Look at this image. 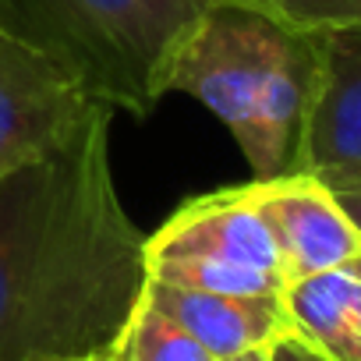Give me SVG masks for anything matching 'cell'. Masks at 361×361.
<instances>
[{
  "label": "cell",
  "instance_id": "1",
  "mask_svg": "<svg viewBox=\"0 0 361 361\" xmlns=\"http://www.w3.org/2000/svg\"><path fill=\"white\" fill-rule=\"evenodd\" d=\"M114 110L0 180V361H106L149 283L110 166Z\"/></svg>",
  "mask_w": 361,
  "mask_h": 361
},
{
  "label": "cell",
  "instance_id": "2",
  "mask_svg": "<svg viewBox=\"0 0 361 361\" xmlns=\"http://www.w3.org/2000/svg\"><path fill=\"white\" fill-rule=\"evenodd\" d=\"M315 82V29H298L245 0H209L170 71V92L199 99L234 135L255 180L301 170Z\"/></svg>",
  "mask_w": 361,
  "mask_h": 361
},
{
  "label": "cell",
  "instance_id": "3",
  "mask_svg": "<svg viewBox=\"0 0 361 361\" xmlns=\"http://www.w3.org/2000/svg\"><path fill=\"white\" fill-rule=\"evenodd\" d=\"M209 0H0V29L50 54L103 106L145 117Z\"/></svg>",
  "mask_w": 361,
  "mask_h": 361
},
{
  "label": "cell",
  "instance_id": "4",
  "mask_svg": "<svg viewBox=\"0 0 361 361\" xmlns=\"http://www.w3.org/2000/svg\"><path fill=\"white\" fill-rule=\"evenodd\" d=\"M99 106L50 54L0 29V180L57 152Z\"/></svg>",
  "mask_w": 361,
  "mask_h": 361
},
{
  "label": "cell",
  "instance_id": "5",
  "mask_svg": "<svg viewBox=\"0 0 361 361\" xmlns=\"http://www.w3.org/2000/svg\"><path fill=\"white\" fill-rule=\"evenodd\" d=\"M145 259H216L283 276V259L259 209L255 180L185 202L145 238Z\"/></svg>",
  "mask_w": 361,
  "mask_h": 361
},
{
  "label": "cell",
  "instance_id": "6",
  "mask_svg": "<svg viewBox=\"0 0 361 361\" xmlns=\"http://www.w3.org/2000/svg\"><path fill=\"white\" fill-rule=\"evenodd\" d=\"M255 192L259 209L280 248L287 283L336 269L361 252V234L315 173L255 180Z\"/></svg>",
  "mask_w": 361,
  "mask_h": 361
},
{
  "label": "cell",
  "instance_id": "7",
  "mask_svg": "<svg viewBox=\"0 0 361 361\" xmlns=\"http://www.w3.org/2000/svg\"><path fill=\"white\" fill-rule=\"evenodd\" d=\"M319 82L298 173L361 170V25L315 29Z\"/></svg>",
  "mask_w": 361,
  "mask_h": 361
},
{
  "label": "cell",
  "instance_id": "8",
  "mask_svg": "<svg viewBox=\"0 0 361 361\" xmlns=\"http://www.w3.org/2000/svg\"><path fill=\"white\" fill-rule=\"evenodd\" d=\"M145 298L177 319L216 361L273 347L283 333H294L283 294H206L149 276Z\"/></svg>",
  "mask_w": 361,
  "mask_h": 361
},
{
  "label": "cell",
  "instance_id": "9",
  "mask_svg": "<svg viewBox=\"0 0 361 361\" xmlns=\"http://www.w3.org/2000/svg\"><path fill=\"white\" fill-rule=\"evenodd\" d=\"M290 329L329 361H361V326L347 266L290 280L283 287Z\"/></svg>",
  "mask_w": 361,
  "mask_h": 361
},
{
  "label": "cell",
  "instance_id": "10",
  "mask_svg": "<svg viewBox=\"0 0 361 361\" xmlns=\"http://www.w3.org/2000/svg\"><path fill=\"white\" fill-rule=\"evenodd\" d=\"M106 361H216L177 319H170L145 294L121 329Z\"/></svg>",
  "mask_w": 361,
  "mask_h": 361
},
{
  "label": "cell",
  "instance_id": "11",
  "mask_svg": "<svg viewBox=\"0 0 361 361\" xmlns=\"http://www.w3.org/2000/svg\"><path fill=\"white\" fill-rule=\"evenodd\" d=\"M149 276L206 294H283L287 287L283 276L216 259H149Z\"/></svg>",
  "mask_w": 361,
  "mask_h": 361
},
{
  "label": "cell",
  "instance_id": "12",
  "mask_svg": "<svg viewBox=\"0 0 361 361\" xmlns=\"http://www.w3.org/2000/svg\"><path fill=\"white\" fill-rule=\"evenodd\" d=\"M245 4L283 18L298 29L361 25V0H245Z\"/></svg>",
  "mask_w": 361,
  "mask_h": 361
},
{
  "label": "cell",
  "instance_id": "13",
  "mask_svg": "<svg viewBox=\"0 0 361 361\" xmlns=\"http://www.w3.org/2000/svg\"><path fill=\"white\" fill-rule=\"evenodd\" d=\"M315 177L333 192V199L343 206L354 231L361 234V170H326V173H315Z\"/></svg>",
  "mask_w": 361,
  "mask_h": 361
},
{
  "label": "cell",
  "instance_id": "14",
  "mask_svg": "<svg viewBox=\"0 0 361 361\" xmlns=\"http://www.w3.org/2000/svg\"><path fill=\"white\" fill-rule=\"evenodd\" d=\"M269 361H329L326 354H319L308 340H301L298 333H283L273 347H269Z\"/></svg>",
  "mask_w": 361,
  "mask_h": 361
},
{
  "label": "cell",
  "instance_id": "15",
  "mask_svg": "<svg viewBox=\"0 0 361 361\" xmlns=\"http://www.w3.org/2000/svg\"><path fill=\"white\" fill-rule=\"evenodd\" d=\"M347 266V273H350V290H354V315H357V326H361V252L350 259V262H343Z\"/></svg>",
  "mask_w": 361,
  "mask_h": 361
},
{
  "label": "cell",
  "instance_id": "16",
  "mask_svg": "<svg viewBox=\"0 0 361 361\" xmlns=\"http://www.w3.org/2000/svg\"><path fill=\"white\" fill-rule=\"evenodd\" d=\"M220 361H269V347H252V350H245V354L220 357Z\"/></svg>",
  "mask_w": 361,
  "mask_h": 361
}]
</instances>
